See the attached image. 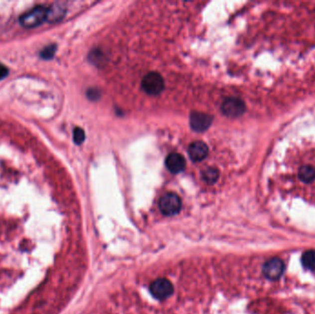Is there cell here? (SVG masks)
<instances>
[{
  "label": "cell",
  "instance_id": "6da1fadb",
  "mask_svg": "<svg viewBox=\"0 0 315 314\" xmlns=\"http://www.w3.org/2000/svg\"><path fill=\"white\" fill-rule=\"evenodd\" d=\"M48 7L44 6H37L30 9V11L23 14L19 18V23L27 29H32L38 27L47 20Z\"/></svg>",
  "mask_w": 315,
  "mask_h": 314
},
{
  "label": "cell",
  "instance_id": "7a4b0ae2",
  "mask_svg": "<svg viewBox=\"0 0 315 314\" xmlns=\"http://www.w3.org/2000/svg\"><path fill=\"white\" fill-rule=\"evenodd\" d=\"M182 207L181 198L173 193H166L159 200V209L165 216H174Z\"/></svg>",
  "mask_w": 315,
  "mask_h": 314
},
{
  "label": "cell",
  "instance_id": "3957f363",
  "mask_svg": "<svg viewBox=\"0 0 315 314\" xmlns=\"http://www.w3.org/2000/svg\"><path fill=\"white\" fill-rule=\"evenodd\" d=\"M142 88L149 95H158L164 90L163 78L158 73H149L142 80Z\"/></svg>",
  "mask_w": 315,
  "mask_h": 314
},
{
  "label": "cell",
  "instance_id": "277c9868",
  "mask_svg": "<svg viewBox=\"0 0 315 314\" xmlns=\"http://www.w3.org/2000/svg\"><path fill=\"white\" fill-rule=\"evenodd\" d=\"M173 292V287L168 279L158 278L151 285V293L155 299L163 301Z\"/></svg>",
  "mask_w": 315,
  "mask_h": 314
},
{
  "label": "cell",
  "instance_id": "5b68a950",
  "mask_svg": "<svg viewBox=\"0 0 315 314\" xmlns=\"http://www.w3.org/2000/svg\"><path fill=\"white\" fill-rule=\"evenodd\" d=\"M245 109V104L241 99L238 98H229L225 100L221 106L222 113L230 118H236L243 115Z\"/></svg>",
  "mask_w": 315,
  "mask_h": 314
},
{
  "label": "cell",
  "instance_id": "8992f818",
  "mask_svg": "<svg viewBox=\"0 0 315 314\" xmlns=\"http://www.w3.org/2000/svg\"><path fill=\"white\" fill-rule=\"evenodd\" d=\"M285 270V265L283 261L279 258H273L265 264L263 272L266 278L270 280H278L283 275Z\"/></svg>",
  "mask_w": 315,
  "mask_h": 314
},
{
  "label": "cell",
  "instance_id": "52a82bcc",
  "mask_svg": "<svg viewBox=\"0 0 315 314\" xmlns=\"http://www.w3.org/2000/svg\"><path fill=\"white\" fill-rule=\"evenodd\" d=\"M212 120V117L210 115L194 112L190 116V125L194 131L203 132L211 126Z\"/></svg>",
  "mask_w": 315,
  "mask_h": 314
},
{
  "label": "cell",
  "instance_id": "ba28073f",
  "mask_svg": "<svg viewBox=\"0 0 315 314\" xmlns=\"http://www.w3.org/2000/svg\"><path fill=\"white\" fill-rule=\"evenodd\" d=\"M189 157L193 161H201L206 158L208 154V148L206 143L202 141H195L188 148Z\"/></svg>",
  "mask_w": 315,
  "mask_h": 314
},
{
  "label": "cell",
  "instance_id": "9c48e42d",
  "mask_svg": "<svg viewBox=\"0 0 315 314\" xmlns=\"http://www.w3.org/2000/svg\"><path fill=\"white\" fill-rule=\"evenodd\" d=\"M166 167L172 173H179L185 169V158L179 153H171L166 157Z\"/></svg>",
  "mask_w": 315,
  "mask_h": 314
},
{
  "label": "cell",
  "instance_id": "30bf717a",
  "mask_svg": "<svg viewBox=\"0 0 315 314\" xmlns=\"http://www.w3.org/2000/svg\"><path fill=\"white\" fill-rule=\"evenodd\" d=\"M298 178L300 181L309 184L315 181V166L312 164H303L298 169Z\"/></svg>",
  "mask_w": 315,
  "mask_h": 314
},
{
  "label": "cell",
  "instance_id": "8fae6325",
  "mask_svg": "<svg viewBox=\"0 0 315 314\" xmlns=\"http://www.w3.org/2000/svg\"><path fill=\"white\" fill-rule=\"evenodd\" d=\"M65 8L62 6H54L48 8V16H47V20L51 23H55L61 20L65 16Z\"/></svg>",
  "mask_w": 315,
  "mask_h": 314
},
{
  "label": "cell",
  "instance_id": "7c38bea8",
  "mask_svg": "<svg viewBox=\"0 0 315 314\" xmlns=\"http://www.w3.org/2000/svg\"><path fill=\"white\" fill-rule=\"evenodd\" d=\"M302 263L306 269L315 271V251L310 250L305 252L302 257Z\"/></svg>",
  "mask_w": 315,
  "mask_h": 314
},
{
  "label": "cell",
  "instance_id": "4fadbf2b",
  "mask_svg": "<svg viewBox=\"0 0 315 314\" xmlns=\"http://www.w3.org/2000/svg\"><path fill=\"white\" fill-rule=\"evenodd\" d=\"M218 176H219L218 170L215 168H207L202 173V177H203L204 181H206L209 184H212L214 182L218 181Z\"/></svg>",
  "mask_w": 315,
  "mask_h": 314
},
{
  "label": "cell",
  "instance_id": "5bb4252c",
  "mask_svg": "<svg viewBox=\"0 0 315 314\" xmlns=\"http://www.w3.org/2000/svg\"><path fill=\"white\" fill-rule=\"evenodd\" d=\"M55 52H56V45L55 44H50L48 46L44 47L40 53L41 58L44 60H50L54 57Z\"/></svg>",
  "mask_w": 315,
  "mask_h": 314
},
{
  "label": "cell",
  "instance_id": "9a60e30c",
  "mask_svg": "<svg viewBox=\"0 0 315 314\" xmlns=\"http://www.w3.org/2000/svg\"><path fill=\"white\" fill-rule=\"evenodd\" d=\"M73 139L77 145H81L85 140V132L82 128L76 127L73 132Z\"/></svg>",
  "mask_w": 315,
  "mask_h": 314
},
{
  "label": "cell",
  "instance_id": "2e32d148",
  "mask_svg": "<svg viewBox=\"0 0 315 314\" xmlns=\"http://www.w3.org/2000/svg\"><path fill=\"white\" fill-rule=\"evenodd\" d=\"M7 73H8V70H7V68L6 67L0 66V80L5 79L7 76Z\"/></svg>",
  "mask_w": 315,
  "mask_h": 314
}]
</instances>
